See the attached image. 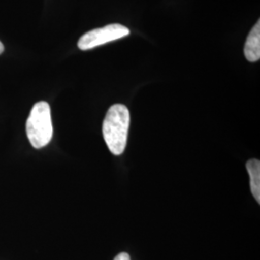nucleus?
Masks as SVG:
<instances>
[{"instance_id": "obj_2", "label": "nucleus", "mask_w": 260, "mask_h": 260, "mask_svg": "<svg viewBox=\"0 0 260 260\" xmlns=\"http://www.w3.org/2000/svg\"><path fill=\"white\" fill-rule=\"evenodd\" d=\"M26 134L35 149H42L51 141L53 126L48 103L40 102L33 106L26 121Z\"/></svg>"}, {"instance_id": "obj_6", "label": "nucleus", "mask_w": 260, "mask_h": 260, "mask_svg": "<svg viewBox=\"0 0 260 260\" xmlns=\"http://www.w3.org/2000/svg\"><path fill=\"white\" fill-rule=\"evenodd\" d=\"M114 260H131L130 259L129 254L126 252H121L119 253Z\"/></svg>"}, {"instance_id": "obj_1", "label": "nucleus", "mask_w": 260, "mask_h": 260, "mask_svg": "<svg viewBox=\"0 0 260 260\" xmlns=\"http://www.w3.org/2000/svg\"><path fill=\"white\" fill-rule=\"evenodd\" d=\"M130 114L126 106L114 104L108 109L103 125V137L114 155L124 151L129 128Z\"/></svg>"}, {"instance_id": "obj_4", "label": "nucleus", "mask_w": 260, "mask_h": 260, "mask_svg": "<svg viewBox=\"0 0 260 260\" xmlns=\"http://www.w3.org/2000/svg\"><path fill=\"white\" fill-rule=\"evenodd\" d=\"M244 53L248 61L250 62H256L260 58V23H257L252 27L248 35L245 47H244Z\"/></svg>"}, {"instance_id": "obj_5", "label": "nucleus", "mask_w": 260, "mask_h": 260, "mask_svg": "<svg viewBox=\"0 0 260 260\" xmlns=\"http://www.w3.org/2000/svg\"><path fill=\"white\" fill-rule=\"evenodd\" d=\"M246 166L251 177V193L260 204V161L258 159H251L247 162Z\"/></svg>"}, {"instance_id": "obj_3", "label": "nucleus", "mask_w": 260, "mask_h": 260, "mask_svg": "<svg viewBox=\"0 0 260 260\" xmlns=\"http://www.w3.org/2000/svg\"><path fill=\"white\" fill-rule=\"evenodd\" d=\"M129 29L119 23L93 29L79 39L77 46L81 50H89L129 35Z\"/></svg>"}, {"instance_id": "obj_7", "label": "nucleus", "mask_w": 260, "mask_h": 260, "mask_svg": "<svg viewBox=\"0 0 260 260\" xmlns=\"http://www.w3.org/2000/svg\"><path fill=\"white\" fill-rule=\"evenodd\" d=\"M4 51V47H3V45H2V43L0 42V54L2 53Z\"/></svg>"}]
</instances>
